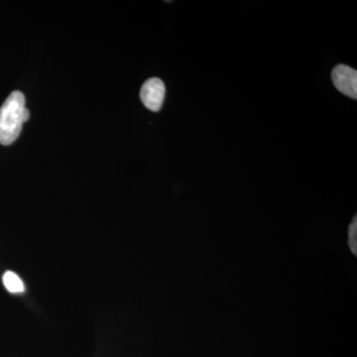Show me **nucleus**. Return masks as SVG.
<instances>
[{
	"label": "nucleus",
	"mask_w": 357,
	"mask_h": 357,
	"mask_svg": "<svg viewBox=\"0 0 357 357\" xmlns=\"http://www.w3.org/2000/svg\"><path fill=\"white\" fill-rule=\"evenodd\" d=\"M30 117L25 107V96L14 91L0 107V144L10 145L17 139L24 122Z\"/></svg>",
	"instance_id": "1"
},
{
	"label": "nucleus",
	"mask_w": 357,
	"mask_h": 357,
	"mask_svg": "<svg viewBox=\"0 0 357 357\" xmlns=\"http://www.w3.org/2000/svg\"><path fill=\"white\" fill-rule=\"evenodd\" d=\"M165 84L158 77H151L143 84L140 91L141 102L152 112H159L165 98Z\"/></svg>",
	"instance_id": "2"
},
{
	"label": "nucleus",
	"mask_w": 357,
	"mask_h": 357,
	"mask_svg": "<svg viewBox=\"0 0 357 357\" xmlns=\"http://www.w3.org/2000/svg\"><path fill=\"white\" fill-rule=\"evenodd\" d=\"M333 84L338 91L356 100L357 72L349 66L338 65L332 73Z\"/></svg>",
	"instance_id": "3"
},
{
	"label": "nucleus",
	"mask_w": 357,
	"mask_h": 357,
	"mask_svg": "<svg viewBox=\"0 0 357 357\" xmlns=\"http://www.w3.org/2000/svg\"><path fill=\"white\" fill-rule=\"evenodd\" d=\"M3 284L7 290L11 293H21L24 291V285L20 277L11 271H7L3 275Z\"/></svg>",
	"instance_id": "4"
},
{
	"label": "nucleus",
	"mask_w": 357,
	"mask_h": 357,
	"mask_svg": "<svg viewBox=\"0 0 357 357\" xmlns=\"http://www.w3.org/2000/svg\"><path fill=\"white\" fill-rule=\"evenodd\" d=\"M349 246H351V249L352 253L354 255H356L357 250V220L356 217H354V220H352L351 227H349Z\"/></svg>",
	"instance_id": "5"
}]
</instances>
